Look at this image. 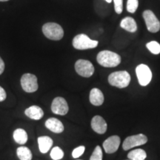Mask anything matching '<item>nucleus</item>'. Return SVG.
Instances as JSON below:
<instances>
[{"label": "nucleus", "instance_id": "obj_1", "mask_svg": "<svg viewBox=\"0 0 160 160\" xmlns=\"http://www.w3.org/2000/svg\"><path fill=\"white\" fill-rule=\"evenodd\" d=\"M98 63L105 68L117 67L121 62L119 54L110 51H102L98 53L97 57Z\"/></svg>", "mask_w": 160, "mask_h": 160}, {"label": "nucleus", "instance_id": "obj_2", "mask_svg": "<svg viewBox=\"0 0 160 160\" xmlns=\"http://www.w3.org/2000/svg\"><path fill=\"white\" fill-rule=\"evenodd\" d=\"M108 82L112 86L124 88L128 87L131 82V76L125 71L113 72L108 77Z\"/></svg>", "mask_w": 160, "mask_h": 160}, {"label": "nucleus", "instance_id": "obj_3", "mask_svg": "<svg viewBox=\"0 0 160 160\" xmlns=\"http://www.w3.org/2000/svg\"><path fill=\"white\" fill-rule=\"evenodd\" d=\"M42 32L46 37L51 40H60L64 36L62 28L54 22L45 24L42 27Z\"/></svg>", "mask_w": 160, "mask_h": 160}, {"label": "nucleus", "instance_id": "obj_4", "mask_svg": "<svg viewBox=\"0 0 160 160\" xmlns=\"http://www.w3.org/2000/svg\"><path fill=\"white\" fill-rule=\"evenodd\" d=\"M98 43L97 40H92L85 34H79L73 39V46L78 50L94 48L98 45Z\"/></svg>", "mask_w": 160, "mask_h": 160}, {"label": "nucleus", "instance_id": "obj_5", "mask_svg": "<svg viewBox=\"0 0 160 160\" xmlns=\"http://www.w3.org/2000/svg\"><path fill=\"white\" fill-rule=\"evenodd\" d=\"M138 81L140 85L147 86L152 79V72L148 65L141 64L136 68Z\"/></svg>", "mask_w": 160, "mask_h": 160}, {"label": "nucleus", "instance_id": "obj_6", "mask_svg": "<svg viewBox=\"0 0 160 160\" xmlns=\"http://www.w3.org/2000/svg\"><path fill=\"white\" fill-rule=\"evenodd\" d=\"M75 70L78 74L83 77H91L94 73V67L90 61L79 59L75 64Z\"/></svg>", "mask_w": 160, "mask_h": 160}, {"label": "nucleus", "instance_id": "obj_7", "mask_svg": "<svg viewBox=\"0 0 160 160\" xmlns=\"http://www.w3.org/2000/svg\"><path fill=\"white\" fill-rule=\"evenodd\" d=\"M21 85L27 93H33L38 90L37 77L31 73H25L21 78Z\"/></svg>", "mask_w": 160, "mask_h": 160}, {"label": "nucleus", "instance_id": "obj_8", "mask_svg": "<svg viewBox=\"0 0 160 160\" xmlns=\"http://www.w3.org/2000/svg\"><path fill=\"white\" fill-rule=\"evenodd\" d=\"M148 138L144 134H137L133 136H130L127 137L124 141L122 145V148L124 151L133 148L134 147L145 145L147 142Z\"/></svg>", "mask_w": 160, "mask_h": 160}, {"label": "nucleus", "instance_id": "obj_9", "mask_svg": "<svg viewBox=\"0 0 160 160\" xmlns=\"http://www.w3.org/2000/svg\"><path fill=\"white\" fill-rule=\"evenodd\" d=\"M147 28L151 33H157L160 30V22L157 19L154 13L150 10L145 11L143 13Z\"/></svg>", "mask_w": 160, "mask_h": 160}, {"label": "nucleus", "instance_id": "obj_10", "mask_svg": "<svg viewBox=\"0 0 160 160\" xmlns=\"http://www.w3.org/2000/svg\"><path fill=\"white\" fill-rule=\"evenodd\" d=\"M68 110V105L62 97H56L52 102L51 111L55 114L64 116L67 114Z\"/></svg>", "mask_w": 160, "mask_h": 160}, {"label": "nucleus", "instance_id": "obj_11", "mask_svg": "<svg viewBox=\"0 0 160 160\" xmlns=\"http://www.w3.org/2000/svg\"><path fill=\"white\" fill-rule=\"evenodd\" d=\"M120 145V138L118 136H111L103 142V148L107 153H113L117 151Z\"/></svg>", "mask_w": 160, "mask_h": 160}, {"label": "nucleus", "instance_id": "obj_12", "mask_svg": "<svg viewBox=\"0 0 160 160\" xmlns=\"http://www.w3.org/2000/svg\"><path fill=\"white\" fill-rule=\"evenodd\" d=\"M91 128L96 133L103 134L107 131V123L105 119L100 116H95L91 120Z\"/></svg>", "mask_w": 160, "mask_h": 160}, {"label": "nucleus", "instance_id": "obj_13", "mask_svg": "<svg viewBox=\"0 0 160 160\" xmlns=\"http://www.w3.org/2000/svg\"><path fill=\"white\" fill-rule=\"evenodd\" d=\"M45 127L56 133H60L64 131L63 124L57 118H50L45 122Z\"/></svg>", "mask_w": 160, "mask_h": 160}, {"label": "nucleus", "instance_id": "obj_14", "mask_svg": "<svg viewBox=\"0 0 160 160\" xmlns=\"http://www.w3.org/2000/svg\"><path fill=\"white\" fill-rule=\"evenodd\" d=\"M25 113L30 119L34 120H39L44 116L42 109L37 105H33L28 108L25 111Z\"/></svg>", "mask_w": 160, "mask_h": 160}, {"label": "nucleus", "instance_id": "obj_15", "mask_svg": "<svg viewBox=\"0 0 160 160\" xmlns=\"http://www.w3.org/2000/svg\"><path fill=\"white\" fill-rule=\"evenodd\" d=\"M53 139L47 136H43L38 138V145L41 153H46L49 151L53 145Z\"/></svg>", "mask_w": 160, "mask_h": 160}, {"label": "nucleus", "instance_id": "obj_16", "mask_svg": "<svg viewBox=\"0 0 160 160\" xmlns=\"http://www.w3.org/2000/svg\"><path fill=\"white\" fill-rule=\"evenodd\" d=\"M90 102L92 105L100 106L104 102V95L102 92L98 88H93L90 93Z\"/></svg>", "mask_w": 160, "mask_h": 160}, {"label": "nucleus", "instance_id": "obj_17", "mask_svg": "<svg viewBox=\"0 0 160 160\" xmlns=\"http://www.w3.org/2000/svg\"><path fill=\"white\" fill-rule=\"evenodd\" d=\"M120 26L123 29H125V31L131 32V33H134L137 30V25L136 21L132 17H125V19L122 20Z\"/></svg>", "mask_w": 160, "mask_h": 160}, {"label": "nucleus", "instance_id": "obj_18", "mask_svg": "<svg viewBox=\"0 0 160 160\" xmlns=\"http://www.w3.org/2000/svg\"><path fill=\"white\" fill-rule=\"evenodd\" d=\"M13 139L19 145H24L28 141V133L24 129L18 128L13 132Z\"/></svg>", "mask_w": 160, "mask_h": 160}, {"label": "nucleus", "instance_id": "obj_19", "mask_svg": "<svg viewBox=\"0 0 160 160\" xmlns=\"http://www.w3.org/2000/svg\"><path fill=\"white\" fill-rule=\"evenodd\" d=\"M17 154L20 160H31L33 157L31 150L25 146L18 148L17 150Z\"/></svg>", "mask_w": 160, "mask_h": 160}, {"label": "nucleus", "instance_id": "obj_20", "mask_svg": "<svg viewBox=\"0 0 160 160\" xmlns=\"http://www.w3.org/2000/svg\"><path fill=\"white\" fill-rule=\"evenodd\" d=\"M128 157L131 160H145L147 157V154L142 149H136L130 152Z\"/></svg>", "mask_w": 160, "mask_h": 160}, {"label": "nucleus", "instance_id": "obj_21", "mask_svg": "<svg viewBox=\"0 0 160 160\" xmlns=\"http://www.w3.org/2000/svg\"><path fill=\"white\" fill-rule=\"evenodd\" d=\"M64 157V152L59 147H54L51 151V157L53 160H60Z\"/></svg>", "mask_w": 160, "mask_h": 160}, {"label": "nucleus", "instance_id": "obj_22", "mask_svg": "<svg viewBox=\"0 0 160 160\" xmlns=\"http://www.w3.org/2000/svg\"><path fill=\"white\" fill-rule=\"evenodd\" d=\"M147 48L153 54H159L160 53V45L156 41H151L146 45Z\"/></svg>", "mask_w": 160, "mask_h": 160}, {"label": "nucleus", "instance_id": "obj_23", "mask_svg": "<svg viewBox=\"0 0 160 160\" xmlns=\"http://www.w3.org/2000/svg\"><path fill=\"white\" fill-rule=\"evenodd\" d=\"M90 160H102V151L100 146H97L92 153Z\"/></svg>", "mask_w": 160, "mask_h": 160}, {"label": "nucleus", "instance_id": "obj_24", "mask_svg": "<svg viewBox=\"0 0 160 160\" xmlns=\"http://www.w3.org/2000/svg\"><path fill=\"white\" fill-rule=\"evenodd\" d=\"M139 2L138 0H128L127 2V10L130 13H133L138 8Z\"/></svg>", "mask_w": 160, "mask_h": 160}, {"label": "nucleus", "instance_id": "obj_25", "mask_svg": "<svg viewBox=\"0 0 160 160\" xmlns=\"http://www.w3.org/2000/svg\"><path fill=\"white\" fill-rule=\"evenodd\" d=\"M85 146L82 145L76 148L73 151V152H72V157L74 158V159H77V158L80 157L83 154L84 152H85Z\"/></svg>", "mask_w": 160, "mask_h": 160}, {"label": "nucleus", "instance_id": "obj_26", "mask_svg": "<svg viewBox=\"0 0 160 160\" xmlns=\"http://www.w3.org/2000/svg\"><path fill=\"white\" fill-rule=\"evenodd\" d=\"M114 2V8L115 11L118 14H120L122 12L123 9V1L122 0H113Z\"/></svg>", "mask_w": 160, "mask_h": 160}, {"label": "nucleus", "instance_id": "obj_27", "mask_svg": "<svg viewBox=\"0 0 160 160\" xmlns=\"http://www.w3.org/2000/svg\"><path fill=\"white\" fill-rule=\"evenodd\" d=\"M7 95H6V92L0 86V102H3L4 100H5Z\"/></svg>", "mask_w": 160, "mask_h": 160}, {"label": "nucleus", "instance_id": "obj_28", "mask_svg": "<svg viewBox=\"0 0 160 160\" xmlns=\"http://www.w3.org/2000/svg\"><path fill=\"white\" fill-rule=\"evenodd\" d=\"M4 70H5V63H4L2 58L0 57V75L3 73Z\"/></svg>", "mask_w": 160, "mask_h": 160}, {"label": "nucleus", "instance_id": "obj_29", "mask_svg": "<svg viewBox=\"0 0 160 160\" xmlns=\"http://www.w3.org/2000/svg\"><path fill=\"white\" fill-rule=\"evenodd\" d=\"M106 2H108V3H111V2H112V0H105Z\"/></svg>", "mask_w": 160, "mask_h": 160}, {"label": "nucleus", "instance_id": "obj_30", "mask_svg": "<svg viewBox=\"0 0 160 160\" xmlns=\"http://www.w3.org/2000/svg\"><path fill=\"white\" fill-rule=\"evenodd\" d=\"M6 1H8V0H0V2H6Z\"/></svg>", "mask_w": 160, "mask_h": 160}, {"label": "nucleus", "instance_id": "obj_31", "mask_svg": "<svg viewBox=\"0 0 160 160\" xmlns=\"http://www.w3.org/2000/svg\"><path fill=\"white\" fill-rule=\"evenodd\" d=\"M78 160H81V159H78Z\"/></svg>", "mask_w": 160, "mask_h": 160}, {"label": "nucleus", "instance_id": "obj_32", "mask_svg": "<svg viewBox=\"0 0 160 160\" xmlns=\"http://www.w3.org/2000/svg\"><path fill=\"white\" fill-rule=\"evenodd\" d=\"M129 160H131V159H129Z\"/></svg>", "mask_w": 160, "mask_h": 160}]
</instances>
